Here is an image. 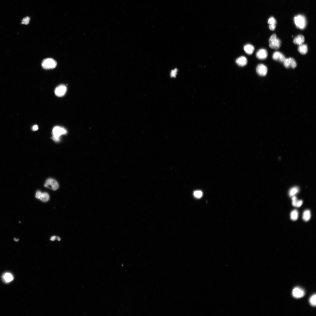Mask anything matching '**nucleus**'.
<instances>
[{"label":"nucleus","instance_id":"f03ea898","mask_svg":"<svg viewBox=\"0 0 316 316\" xmlns=\"http://www.w3.org/2000/svg\"><path fill=\"white\" fill-rule=\"evenodd\" d=\"M294 21L296 26L298 28L303 29L307 25V21L305 17L302 15H299L295 16Z\"/></svg>","mask_w":316,"mask_h":316},{"label":"nucleus","instance_id":"7ed1b4c3","mask_svg":"<svg viewBox=\"0 0 316 316\" xmlns=\"http://www.w3.org/2000/svg\"><path fill=\"white\" fill-rule=\"evenodd\" d=\"M269 47L271 48L275 49H279L281 44L280 40L277 38V35L275 34H273L269 39Z\"/></svg>","mask_w":316,"mask_h":316},{"label":"nucleus","instance_id":"6e6552de","mask_svg":"<svg viewBox=\"0 0 316 316\" xmlns=\"http://www.w3.org/2000/svg\"><path fill=\"white\" fill-rule=\"evenodd\" d=\"M257 73L260 76H265L266 75L268 72L267 67L263 64L258 65L256 68Z\"/></svg>","mask_w":316,"mask_h":316},{"label":"nucleus","instance_id":"2f4dec72","mask_svg":"<svg viewBox=\"0 0 316 316\" xmlns=\"http://www.w3.org/2000/svg\"><path fill=\"white\" fill-rule=\"evenodd\" d=\"M57 239L59 241H60L61 240V239H60V238L59 237H58L57 238Z\"/></svg>","mask_w":316,"mask_h":316},{"label":"nucleus","instance_id":"f3484780","mask_svg":"<svg viewBox=\"0 0 316 316\" xmlns=\"http://www.w3.org/2000/svg\"><path fill=\"white\" fill-rule=\"evenodd\" d=\"M303 219L304 221L306 222L309 221L311 217V214L309 210H305L303 212Z\"/></svg>","mask_w":316,"mask_h":316},{"label":"nucleus","instance_id":"473e14b6","mask_svg":"<svg viewBox=\"0 0 316 316\" xmlns=\"http://www.w3.org/2000/svg\"><path fill=\"white\" fill-rule=\"evenodd\" d=\"M14 240L15 241L17 242V241H18L19 239H14Z\"/></svg>","mask_w":316,"mask_h":316},{"label":"nucleus","instance_id":"aec40b11","mask_svg":"<svg viewBox=\"0 0 316 316\" xmlns=\"http://www.w3.org/2000/svg\"><path fill=\"white\" fill-rule=\"evenodd\" d=\"M49 199V195L46 192L42 193L41 196L40 198V199L41 201L44 202H47L48 201Z\"/></svg>","mask_w":316,"mask_h":316},{"label":"nucleus","instance_id":"ddd939ff","mask_svg":"<svg viewBox=\"0 0 316 316\" xmlns=\"http://www.w3.org/2000/svg\"><path fill=\"white\" fill-rule=\"evenodd\" d=\"M2 278L5 282L8 283L14 280L13 275L9 273H6L3 275Z\"/></svg>","mask_w":316,"mask_h":316},{"label":"nucleus","instance_id":"5701e85b","mask_svg":"<svg viewBox=\"0 0 316 316\" xmlns=\"http://www.w3.org/2000/svg\"><path fill=\"white\" fill-rule=\"evenodd\" d=\"M30 18L29 17L24 18L22 20L21 24H23L28 25L29 23Z\"/></svg>","mask_w":316,"mask_h":316},{"label":"nucleus","instance_id":"c756f323","mask_svg":"<svg viewBox=\"0 0 316 316\" xmlns=\"http://www.w3.org/2000/svg\"><path fill=\"white\" fill-rule=\"evenodd\" d=\"M38 129V126L36 125H34L32 128V129L33 131H36Z\"/></svg>","mask_w":316,"mask_h":316},{"label":"nucleus","instance_id":"4468645a","mask_svg":"<svg viewBox=\"0 0 316 316\" xmlns=\"http://www.w3.org/2000/svg\"><path fill=\"white\" fill-rule=\"evenodd\" d=\"M304 41V37L303 35H299L295 37L293 41V42L295 44L300 46V45L302 44Z\"/></svg>","mask_w":316,"mask_h":316},{"label":"nucleus","instance_id":"7c9ffc66","mask_svg":"<svg viewBox=\"0 0 316 316\" xmlns=\"http://www.w3.org/2000/svg\"><path fill=\"white\" fill-rule=\"evenodd\" d=\"M56 236H53V237H51V240L52 241H54L55 240V239H56Z\"/></svg>","mask_w":316,"mask_h":316},{"label":"nucleus","instance_id":"1a4fd4ad","mask_svg":"<svg viewBox=\"0 0 316 316\" xmlns=\"http://www.w3.org/2000/svg\"><path fill=\"white\" fill-rule=\"evenodd\" d=\"M305 293L304 290L299 287H297L293 290L292 295L293 297L298 298L304 296Z\"/></svg>","mask_w":316,"mask_h":316},{"label":"nucleus","instance_id":"39448f33","mask_svg":"<svg viewBox=\"0 0 316 316\" xmlns=\"http://www.w3.org/2000/svg\"><path fill=\"white\" fill-rule=\"evenodd\" d=\"M44 186L45 187L51 188L52 190H56L59 188V184L56 180L52 179L49 178L47 179L45 184Z\"/></svg>","mask_w":316,"mask_h":316},{"label":"nucleus","instance_id":"a878e982","mask_svg":"<svg viewBox=\"0 0 316 316\" xmlns=\"http://www.w3.org/2000/svg\"><path fill=\"white\" fill-rule=\"evenodd\" d=\"M292 205L293 206L296 207V206L297 204L298 201L297 200V198L296 197L293 196L292 197Z\"/></svg>","mask_w":316,"mask_h":316},{"label":"nucleus","instance_id":"4be33fe9","mask_svg":"<svg viewBox=\"0 0 316 316\" xmlns=\"http://www.w3.org/2000/svg\"><path fill=\"white\" fill-rule=\"evenodd\" d=\"M194 195L195 197L200 198L202 197L203 193L200 190H196L194 192Z\"/></svg>","mask_w":316,"mask_h":316},{"label":"nucleus","instance_id":"6ab92c4d","mask_svg":"<svg viewBox=\"0 0 316 316\" xmlns=\"http://www.w3.org/2000/svg\"><path fill=\"white\" fill-rule=\"evenodd\" d=\"M299 189L297 187H294L291 189L289 192V195L290 197H293L297 194Z\"/></svg>","mask_w":316,"mask_h":316},{"label":"nucleus","instance_id":"412c9836","mask_svg":"<svg viewBox=\"0 0 316 316\" xmlns=\"http://www.w3.org/2000/svg\"><path fill=\"white\" fill-rule=\"evenodd\" d=\"M316 295L315 294L313 295L309 299V302L311 305L313 307H315L316 305Z\"/></svg>","mask_w":316,"mask_h":316},{"label":"nucleus","instance_id":"b1692460","mask_svg":"<svg viewBox=\"0 0 316 316\" xmlns=\"http://www.w3.org/2000/svg\"><path fill=\"white\" fill-rule=\"evenodd\" d=\"M178 70L177 69H175L171 70L170 73V76L172 78H175L176 77L177 73Z\"/></svg>","mask_w":316,"mask_h":316},{"label":"nucleus","instance_id":"9b49d317","mask_svg":"<svg viewBox=\"0 0 316 316\" xmlns=\"http://www.w3.org/2000/svg\"><path fill=\"white\" fill-rule=\"evenodd\" d=\"M273 58L275 61L280 62H283L285 59V57L284 55L279 52H275L273 53Z\"/></svg>","mask_w":316,"mask_h":316},{"label":"nucleus","instance_id":"9d476101","mask_svg":"<svg viewBox=\"0 0 316 316\" xmlns=\"http://www.w3.org/2000/svg\"><path fill=\"white\" fill-rule=\"evenodd\" d=\"M268 53L266 50L264 49H260L257 52L256 57L258 59L261 60L265 59L268 57Z\"/></svg>","mask_w":316,"mask_h":316},{"label":"nucleus","instance_id":"393cba45","mask_svg":"<svg viewBox=\"0 0 316 316\" xmlns=\"http://www.w3.org/2000/svg\"><path fill=\"white\" fill-rule=\"evenodd\" d=\"M268 23L270 25H275L276 24V21L274 18L271 17L268 20Z\"/></svg>","mask_w":316,"mask_h":316},{"label":"nucleus","instance_id":"dca6fc26","mask_svg":"<svg viewBox=\"0 0 316 316\" xmlns=\"http://www.w3.org/2000/svg\"><path fill=\"white\" fill-rule=\"evenodd\" d=\"M298 51L301 54L305 55L307 53L308 48L307 45L306 44H302L300 45L298 47Z\"/></svg>","mask_w":316,"mask_h":316},{"label":"nucleus","instance_id":"f8f14e48","mask_svg":"<svg viewBox=\"0 0 316 316\" xmlns=\"http://www.w3.org/2000/svg\"><path fill=\"white\" fill-rule=\"evenodd\" d=\"M237 64L240 66H244L246 65L247 63V60L245 57L241 56L238 58L236 60Z\"/></svg>","mask_w":316,"mask_h":316},{"label":"nucleus","instance_id":"bb28decb","mask_svg":"<svg viewBox=\"0 0 316 316\" xmlns=\"http://www.w3.org/2000/svg\"><path fill=\"white\" fill-rule=\"evenodd\" d=\"M42 193L41 191H38L37 192L36 195V197L37 199H40Z\"/></svg>","mask_w":316,"mask_h":316},{"label":"nucleus","instance_id":"a211bd4d","mask_svg":"<svg viewBox=\"0 0 316 316\" xmlns=\"http://www.w3.org/2000/svg\"><path fill=\"white\" fill-rule=\"evenodd\" d=\"M298 213L297 210H293L291 213V219L293 220H297L298 219Z\"/></svg>","mask_w":316,"mask_h":316},{"label":"nucleus","instance_id":"cd10ccee","mask_svg":"<svg viewBox=\"0 0 316 316\" xmlns=\"http://www.w3.org/2000/svg\"><path fill=\"white\" fill-rule=\"evenodd\" d=\"M302 204H303V201L302 200H298V201L297 204L296 206V207H299L302 206Z\"/></svg>","mask_w":316,"mask_h":316},{"label":"nucleus","instance_id":"20e7f679","mask_svg":"<svg viewBox=\"0 0 316 316\" xmlns=\"http://www.w3.org/2000/svg\"><path fill=\"white\" fill-rule=\"evenodd\" d=\"M57 65V63L52 58L45 59L42 63V66L45 69H51L55 68Z\"/></svg>","mask_w":316,"mask_h":316},{"label":"nucleus","instance_id":"2eb2a0df","mask_svg":"<svg viewBox=\"0 0 316 316\" xmlns=\"http://www.w3.org/2000/svg\"><path fill=\"white\" fill-rule=\"evenodd\" d=\"M244 49L247 54L250 55L252 54L254 52V47L252 45L248 44L244 46Z\"/></svg>","mask_w":316,"mask_h":316},{"label":"nucleus","instance_id":"0eeeda50","mask_svg":"<svg viewBox=\"0 0 316 316\" xmlns=\"http://www.w3.org/2000/svg\"><path fill=\"white\" fill-rule=\"evenodd\" d=\"M283 62L284 66L287 68L290 67L295 68L297 66V63L295 60L292 58H286Z\"/></svg>","mask_w":316,"mask_h":316},{"label":"nucleus","instance_id":"423d86ee","mask_svg":"<svg viewBox=\"0 0 316 316\" xmlns=\"http://www.w3.org/2000/svg\"><path fill=\"white\" fill-rule=\"evenodd\" d=\"M67 91V87L65 85H61L56 88L55 90V92L56 96L61 97L64 96Z\"/></svg>","mask_w":316,"mask_h":316},{"label":"nucleus","instance_id":"f257e3e1","mask_svg":"<svg viewBox=\"0 0 316 316\" xmlns=\"http://www.w3.org/2000/svg\"><path fill=\"white\" fill-rule=\"evenodd\" d=\"M52 133V139L55 141L58 142L60 140V137L62 135L66 134L67 131L63 127L56 126L53 129Z\"/></svg>","mask_w":316,"mask_h":316},{"label":"nucleus","instance_id":"c85d7f7f","mask_svg":"<svg viewBox=\"0 0 316 316\" xmlns=\"http://www.w3.org/2000/svg\"><path fill=\"white\" fill-rule=\"evenodd\" d=\"M276 28V25L275 24L270 25L269 28L272 31L274 30Z\"/></svg>","mask_w":316,"mask_h":316}]
</instances>
